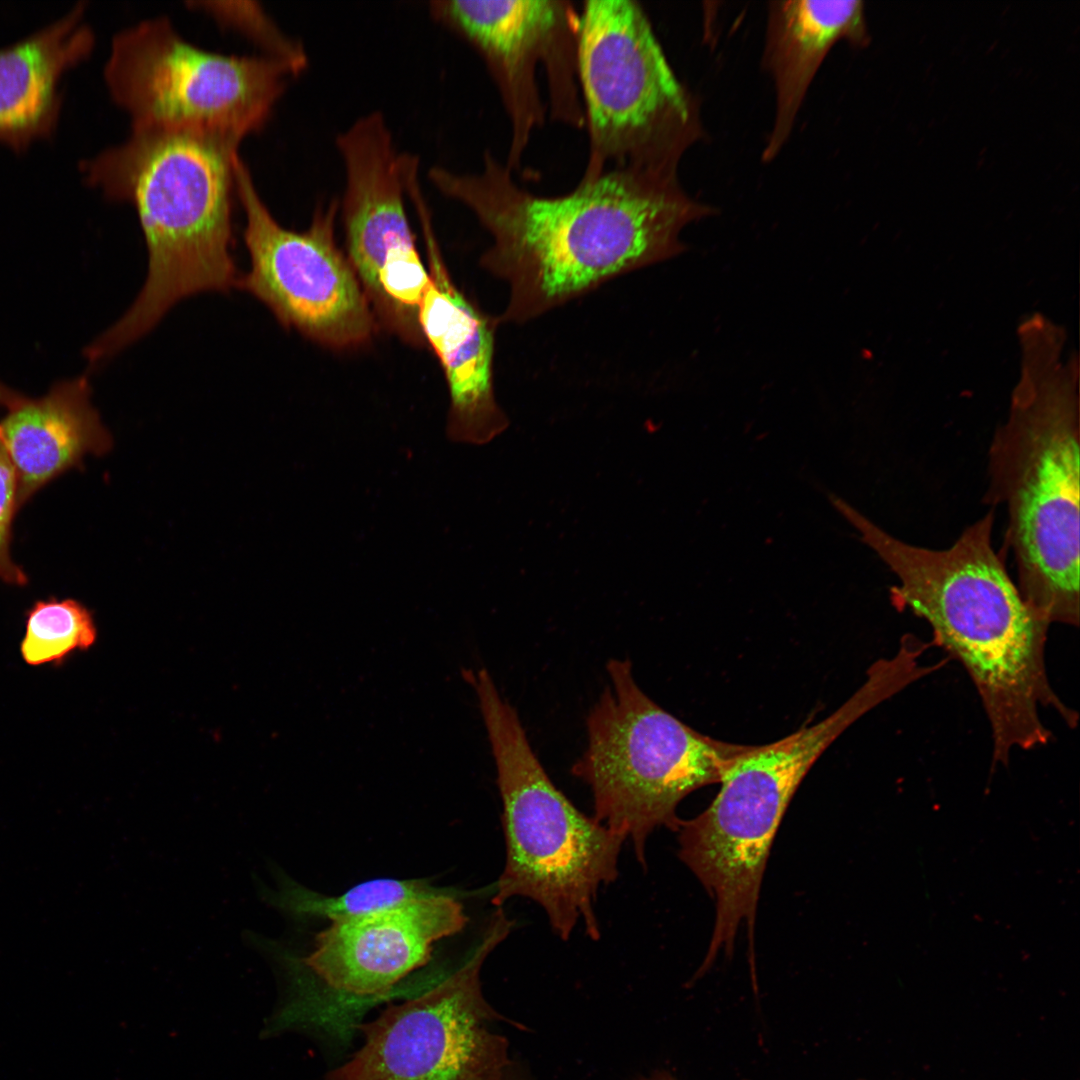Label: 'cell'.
Instances as JSON below:
<instances>
[{
	"mask_svg": "<svg viewBox=\"0 0 1080 1080\" xmlns=\"http://www.w3.org/2000/svg\"><path fill=\"white\" fill-rule=\"evenodd\" d=\"M635 1080H679L667 1071H656L649 1075L641 1076Z\"/></svg>",
	"mask_w": 1080,
	"mask_h": 1080,
	"instance_id": "25",
	"label": "cell"
},
{
	"mask_svg": "<svg viewBox=\"0 0 1080 1080\" xmlns=\"http://www.w3.org/2000/svg\"><path fill=\"white\" fill-rule=\"evenodd\" d=\"M85 377L61 381L38 399H26L0 422V438L18 482L21 506L46 483L78 465L87 454L102 455L112 438L90 401Z\"/></svg>",
	"mask_w": 1080,
	"mask_h": 1080,
	"instance_id": "18",
	"label": "cell"
},
{
	"mask_svg": "<svg viewBox=\"0 0 1080 1080\" xmlns=\"http://www.w3.org/2000/svg\"><path fill=\"white\" fill-rule=\"evenodd\" d=\"M427 178L489 232L492 244L480 265L509 288L500 323L531 321L618 276L681 255L682 230L717 213L679 180L623 171L580 179L560 196H539L490 151L480 171L433 166Z\"/></svg>",
	"mask_w": 1080,
	"mask_h": 1080,
	"instance_id": "1",
	"label": "cell"
},
{
	"mask_svg": "<svg viewBox=\"0 0 1080 1080\" xmlns=\"http://www.w3.org/2000/svg\"><path fill=\"white\" fill-rule=\"evenodd\" d=\"M235 192L246 225L250 268L236 287L261 301L286 328L332 349L367 344L378 325L358 278L337 245L338 200L316 208L302 231L280 225L261 200L238 155Z\"/></svg>",
	"mask_w": 1080,
	"mask_h": 1080,
	"instance_id": "12",
	"label": "cell"
},
{
	"mask_svg": "<svg viewBox=\"0 0 1080 1080\" xmlns=\"http://www.w3.org/2000/svg\"><path fill=\"white\" fill-rule=\"evenodd\" d=\"M432 18L468 43L482 58L511 124L505 165L512 172L546 109L538 82L544 70L553 120L582 128L577 65L580 12L568 1L436 0Z\"/></svg>",
	"mask_w": 1080,
	"mask_h": 1080,
	"instance_id": "13",
	"label": "cell"
},
{
	"mask_svg": "<svg viewBox=\"0 0 1080 1080\" xmlns=\"http://www.w3.org/2000/svg\"><path fill=\"white\" fill-rule=\"evenodd\" d=\"M108 91L132 129H194L242 141L262 128L297 73L270 56L223 55L181 37L166 17L112 39Z\"/></svg>",
	"mask_w": 1080,
	"mask_h": 1080,
	"instance_id": "9",
	"label": "cell"
},
{
	"mask_svg": "<svg viewBox=\"0 0 1080 1080\" xmlns=\"http://www.w3.org/2000/svg\"><path fill=\"white\" fill-rule=\"evenodd\" d=\"M474 689L497 770L506 846L492 904L526 897L568 940L581 923L600 938L595 914L599 888L617 879L626 838L578 810L551 781L534 753L517 711L485 668L464 669Z\"/></svg>",
	"mask_w": 1080,
	"mask_h": 1080,
	"instance_id": "5",
	"label": "cell"
},
{
	"mask_svg": "<svg viewBox=\"0 0 1080 1080\" xmlns=\"http://www.w3.org/2000/svg\"><path fill=\"white\" fill-rule=\"evenodd\" d=\"M468 918L456 896L440 895L331 921L304 963L328 987L351 996L384 995L431 958L434 944Z\"/></svg>",
	"mask_w": 1080,
	"mask_h": 1080,
	"instance_id": "15",
	"label": "cell"
},
{
	"mask_svg": "<svg viewBox=\"0 0 1080 1080\" xmlns=\"http://www.w3.org/2000/svg\"><path fill=\"white\" fill-rule=\"evenodd\" d=\"M239 144L203 130L132 129L125 142L81 163L87 184L134 207L148 250L137 298L90 345L97 360L140 339L180 300L236 287L232 200Z\"/></svg>",
	"mask_w": 1080,
	"mask_h": 1080,
	"instance_id": "4",
	"label": "cell"
},
{
	"mask_svg": "<svg viewBox=\"0 0 1080 1080\" xmlns=\"http://www.w3.org/2000/svg\"><path fill=\"white\" fill-rule=\"evenodd\" d=\"M335 145L344 171L338 205L349 263L378 327L422 346L418 312L430 276L406 212L413 154L397 148L380 111L355 119Z\"/></svg>",
	"mask_w": 1080,
	"mask_h": 1080,
	"instance_id": "11",
	"label": "cell"
},
{
	"mask_svg": "<svg viewBox=\"0 0 1080 1080\" xmlns=\"http://www.w3.org/2000/svg\"><path fill=\"white\" fill-rule=\"evenodd\" d=\"M440 895L456 896V892L434 886L424 879L379 878L359 883L335 896L301 886H289L281 894L279 903L295 915L334 921Z\"/></svg>",
	"mask_w": 1080,
	"mask_h": 1080,
	"instance_id": "19",
	"label": "cell"
},
{
	"mask_svg": "<svg viewBox=\"0 0 1080 1080\" xmlns=\"http://www.w3.org/2000/svg\"><path fill=\"white\" fill-rule=\"evenodd\" d=\"M835 509L896 577L897 609L925 620L932 644L965 667L990 723L993 765L1011 752L1049 743L1040 707L1075 728L1078 713L1053 690L1046 669L1049 625L1022 598L992 545L994 510L966 527L944 549L903 541L844 500Z\"/></svg>",
	"mask_w": 1080,
	"mask_h": 1080,
	"instance_id": "2",
	"label": "cell"
},
{
	"mask_svg": "<svg viewBox=\"0 0 1080 1080\" xmlns=\"http://www.w3.org/2000/svg\"><path fill=\"white\" fill-rule=\"evenodd\" d=\"M84 12L80 2L53 23L0 48V143L23 151L56 128L60 81L94 46Z\"/></svg>",
	"mask_w": 1080,
	"mask_h": 1080,
	"instance_id": "17",
	"label": "cell"
},
{
	"mask_svg": "<svg viewBox=\"0 0 1080 1080\" xmlns=\"http://www.w3.org/2000/svg\"><path fill=\"white\" fill-rule=\"evenodd\" d=\"M190 5L245 35L262 49V54L288 64L297 74L306 68L308 57L303 45L282 32L258 3L197 1Z\"/></svg>",
	"mask_w": 1080,
	"mask_h": 1080,
	"instance_id": "21",
	"label": "cell"
},
{
	"mask_svg": "<svg viewBox=\"0 0 1080 1080\" xmlns=\"http://www.w3.org/2000/svg\"><path fill=\"white\" fill-rule=\"evenodd\" d=\"M610 686L587 717L588 745L572 773L587 784L594 817L629 839L641 866L659 827L677 831L676 809L692 791L720 783L748 745L703 735L637 685L628 659L607 663Z\"/></svg>",
	"mask_w": 1080,
	"mask_h": 1080,
	"instance_id": "7",
	"label": "cell"
},
{
	"mask_svg": "<svg viewBox=\"0 0 1080 1080\" xmlns=\"http://www.w3.org/2000/svg\"><path fill=\"white\" fill-rule=\"evenodd\" d=\"M18 507L16 472L0 438V579L9 584L25 585L27 575L10 553L12 521Z\"/></svg>",
	"mask_w": 1080,
	"mask_h": 1080,
	"instance_id": "22",
	"label": "cell"
},
{
	"mask_svg": "<svg viewBox=\"0 0 1080 1080\" xmlns=\"http://www.w3.org/2000/svg\"><path fill=\"white\" fill-rule=\"evenodd\" d=\"M848 727L834 711L773 743L748 745L698 816L680 820L679 857L715 900L714 931L701 970L733 950L745 923L754 959V922L767 858L781 819L819 756Z\"/></svg>",
	"mask_w": 1080,
	"mask_h": 1080,
	"instance_id": "8",
	"label": "cell"
},
{
	"mask_svg": "<svg viewBox=\"0 0 1080 1080\" xmlns=\"http://www.w3.org/2000/svg\"><path fill=\"white\" fill-rule=\"evenodd\" d=\"M1021 376L988 452L985 502L1004 507L1005 544L1035 615L1078 626L1080 409L1077 354L1041 316L1019 327Z\"/></svg>",
	"mask_w": 1080,
	"mask_h": 1080,
	"instance_id": "3",
	"label": "cell"
},
{
	"mask_svg": "<svg viewBox=\"0 0 1080 1080\" xmlns=\"http://www.w3.org/2000/svg\"><path fill=\"white\" fill-rule=\"evenodd\" d=\"M577 65L589 139L581 179L610 171L679 179L683 156L705 137L700 104L673 71L642 6L586 1Z\"/></svg>",
	"mask_w": 1080,
	"mask_h": 1080,
	"instance_id": "6",
	"label": "cell"
},
{
	"mask_svg": "<svg viewBox=\"0 0 1080 1080\" xmlns=\"http://www.w3.org/2000/svg\"><path fill=\"white\" fill-rule=\"evenodd\" d=\"M841 41L855 47L869 44L862 1L768 3L762 66L773 82L775 111L763 162L773 161L786 145L819 68Z\"/></svg>",
	"mask_w": 1080,
	"mask_h": 1080,
	"instance_id": "16",
	"label": "cell"
},
{
	"mask_svg": "<svg viewBox=\"0 0 1080 1080\" xmlns=\"http://www.w3.org/2000/svg\"><path fill=\"white\" fill-rule=\"evenodd\" d=\"M742 1080H751V1079H742Z\"/></svg>",
	"mask_w": 1080,
	"mask_h": 1080,
	"instance_id": "26",
	"label": "cell"
},
{
	"mask_svg": "<svg viewBox=\"0 0 1080 1080\" xmlns=\"http://www.w3.org/2000/svg\"><path fill=\"white\" fill-rule=\"evenodd\" d=\"M416 209L430 276L418 322L424 342L437 356L446 379V434L455 443L487 444L509 426L494 389L495 332L500 322L454 284L441 257L427 206L419 204Z\"/></svg>",
	"mask_w": 1080,
	"mask_h": 1080,
	"instance_id": "14",
	"label": "cell"
},
{
	"mask_svg": "<svg viewBox=\"0 0 1080 1080\" xmlns=\"http://www.w3.org/2000/svg\"><path fill=\"white\" fill-rule=\"evenodd\" d=\"M27 398L19 392L6 386L0 382V406L6 407L8 410L18 406Z\"/></svg>",
	"mask_w": 1080,
	"mask_h": 1080,
	"instance_id": "23",
	"label": "cell"
},
{
	"mask_svg": "<svg viewBox=\"0 0 1080 1080\" xmlns=\"http://www.w3.org/2000/svg\"><path fill=\"white\" fill-rule=\"evenodd\" d=\"M96 635L90 612L78 601H37L27 613L20 652L32 666L61 663L70 653L89 648Z\"/></svg>",
	"mask_w": 1080,
	"mask_h": 1080,
	"instance_id": "20",
	"label": "cell"
},
{
	"mask_svg": "<svg viewBox=\"0 0 1080 1080\" xmlns=\"http://www.w3.org/2000/svg\"><path fill=\"white\" fill-rule=\"evenodd\" d=\"M501 1080H533L519 1064L514 1063L505 1072Z\"/></svg>",
	"mask_w": 1080,
	"mask_h": 1080,
	"instance_id": "24",
	"label": "cell"
},
{
	"mask_svg": "<svg viewBox=\"0 0 1080 1080\" xmlns=\"http://www.w3.org/2000/svg\"><path fill=\"white\" fill-rule=\"evenodd\" d=\"M513 927L492 914L468 958L431 989L361 1024L362 1047L328 1080H501L513 1060L495 1030L506 1018L485 999L480 973Z\"/></svg>",
	"mask_w": 1080,
	"mask_h": 1080,
	"instance_id": "10",
	"label": "cell"
}]
</instances>
